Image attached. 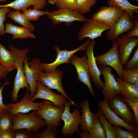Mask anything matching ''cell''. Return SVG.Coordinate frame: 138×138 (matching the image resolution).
<instances>
[{
    "label": "cell",
    "mask_w": 138,
    "mask_h": 138,
    "mask_svg": "<svg viewBox=\"0 0 138 138\" xmlns=\"http://www.w3.org/2000/svg\"><path fill=\"white\" fill-rule=\"evenodd\" d=\"M10 72L0 63V83L2 79L5 78Z\"/></svg>",
    "instance_id": "45"
},
{
    "label": "cell",
    "mask_w": 138,
    "mask_h": 138,
    "mask_svg": "<svg viewBox=\"0 0 138 138\" xmlns=\"http://www.w3.org/2000/svg\"><path fill=\"white\" fill-rule=\"evenodd\" d=\"M5 25V32L13 34L12 40L18 39H27L28 38H36L35 35L25 27L16 26L11 23H7Z\"/></svg>",
    "instance_id": "22"
},
{
    "label": "cell",
    "mask_w": 138,
    "mask_h": 138,
    "mask_svg": "<svg viewBox=\"0 0 138 138\" xmlns=\"http://www.w3.org/2000/svg\"><path fill=\"white\" fill-rule=\"evenodd\" d=\"M124 98L130 99H138V85L126 82L120 78L115 77Z\"/></svg>",
    "instance_id": "23"
},
{
    "label": "cell",
    "mask_w": 138,
    "mask_h": 138,
    "mask_svg": "<svg viewBox=\"0 0 138 138\" xmlns=\"http://www.w3.org/2000/svg\"><path fill=\"white\" fill-rule=\"evenodd\" d=\"M64 110V109L56 107L50 101L45 100L40 109L37 111L40 117L45 121L47 126L58 128L60 126Z\"/></svg>",
    "instance_id": "7"
},
{
    "label": "cell",
    "mask_w": 138,
    "mask_h": 138,
    "mask_svg": "<svg viewBox=\"0 0 138 138\" xmlns=\"http://www.w3.org/2000/svg\"><path fill=\"white\" fill-rule=\"evenodd\" d=\"M79 135L81 138H90L89 132L82 131L79 132Z\"/></svg>",
    "instance_id": "46"
},
{
    "label": "cell",
    "mask_w": 138,
    "mask_h": 138,
    "mask_svg": "<svg viewBox=\"0 0 138 138\" xmlns=\"http://www.w3.org/2000/svg\"><path fill=\"white\" fill-rule=\"evenodd\" d=\"M47 128L41 133H36V138H55L58 133L57 128L53 126H47Z\"/></svg>",
    "instance_id": "35"
},
{
    "label": "cell",
    "mask_w": 138,
    "mask_h": 138,
    "mask_svg": "<svg viewBox=\"0 0 138 138\" xmlns=\"http://www.w3.org/2000/svg\"><path fill=\"white\" fill-rule=\"evenodd\" d=\"M63 74V72L57 68L50 73L41 72L38 74L37 81L50 89H55L60 92L70 102L71 105L78 107L77 104L67 95L63 88L62 82Z\"/></svg>",
    "instance_id": "3"
},
{
    "label": "cell",
    "mask_w": 138,
    "mask_h": 138,
    "mask_svg": "<svg viewBox=\"0 0 138 138\" xmlns=\"http://www.w3.org/2000/svg\"><path fill=\"white\" fill-rule=\"evenodd\" d=\"M132 21L135 24V25L131 31H129V32L125 34L126 36L127 37L138 36V20L133 19Z\"/></svg>",
    "instance_id": "43"
},
{
    "label": "cell",
    "mask_w": 138,
    "mask_h": 138,
    "mask_svg": "<svg viewBox=\"0 0 138 138\" xmlns=\"http://www.w3.org/2000/svg\"><path fill=\"white\" fill-rule=\"evenodd\" d=\"M6 1V0H0V2Z\"/></svg>",
    "instance_id": "48"
},
{
    "label": "cell",
    "mask_w": 138,
    "mask_h": 138,
    "mask_svg": "<svg viewBox=\"0 0 138 138\" xmlns=\"http://www.w3.org/2000/svg\"><path fill=\"white\" fill-rule=\"evenodd\" d=\"M117 40L113 42L111 48L105 53L95 57L97 65L109 66L115 70L119 78L122 79V74L124 68L121 63L118 52Z\"/></svg>",
    "instance_id": "10"
},
{
    "label": "cell",
    "mask_w": 138,
    "mask_h": 138,
    "mask_svg": "<svg viewBox=\"0 0 138 138\" xmlns=\"http://www.w3.org/2000/svg\"><path fill=\"white\" fill-rule=\"evenodd\" d=\"M111 9L104 20L101 22L112 26L118 20L125 11L119 7L112 6Z\"/></svg>",
    "instance_id": "28"
},
{
    "label": "cell",
    "mask_w": 138,
    "mask_h": 138,
    "mask_svg": "<svg viewBox=\"0 0 138 138\" xmlns=\"http://www.w3.org/2000/svg\"><path fill=\"white\" fill-rule=\"evenodd\" d=\"M8 48L9 50L14 55L15 66L17 70L11 95L12 101L16 102L18 99L19 91L21 89H24V88H26L28 91H30V88L26 80L23 70L24 60L29 52V49H19L10 44L9 45Z\"/></svg>",
    "instance_id": "1"
},
{
    "label": "cell",
    "mask_w": 138,
    "mask_h": 138,
    "mask_svg": "<svg viewBox=\"0 0 138 138\" xmlns=\"http://www.w3.org/2000/svg\"><path fill=\"white\" fill-rule=\"evenodd\" d=\"M111 27L92 18L89 19L79 29L77 39L81 41L85 38L88 37L91 40H94L101 36L104 31L109 30Z\"/></svg>",
    "instance_id": "13"
},
{
    "label": "cell",
    "mask_w": 138,
    "mask_h": 138,
    "mask_svg": "<svg viewBox=\"0 0 138 138\" xmlns=\"http://www.w3.org/2000/svg\"><path fill=\"white\" fill-rule=\"evenodd\" d=\"M0 138H15L13 132L6 131L0 132Z\"/></svg>",
    "instance_id": "44"
},
{
    "label": "cell",
    "mask_w": 138,
    "mask_h": 138,
    "mask_svg": "<svg viewBox=\"0 0 138 138\" xmlns=\"http://www.w3.org/2000/svg\"><path fill=\"white\" fill-rule=\"evenodd\" d=\"M80 106L82 110L80 117V129L82 131L89 132L93 125L95 114L91 111L89 98L83 101Z\"/></svg>",
    "instance_id": "21"
},
{
    "label": "cell",
    "mask_w": 138,
    "mask_h": 138,
    "mask_svg": "<svg viewBox=\"0 0 138 138\" xmlns=\"http://www.w3.org/2000/svg\"><path fill=\"white\" fill-rule=\"evenodd\" d=\"M71 103L68 100L65 105L61 117L64 124L61 133L63 136H71L79 132L78 126L80 123V113L79 109H75L71 113L70 108Z\"/></svg>",
    "instance_id": "5"
},
{
    "label": "cell",
    "mask_w": 138,
    "mask_h": 138,
    "mask_svg": "<svg viewBox=\"0 0 138 138\" xmlns=\"http://www.w3.org/2000/svg\"><path fill=\"white\" fill-rule=\"evenodd\" d=\"M15 138H35V133L24 129H17L13 131Z\"/></svg>",
    "instance_id": "41"
},
{
    "label": "cell",
    "mask_w": 138,
    "mask_h": 138,
    "mask_svg": "<svg viewBox=\"0 0 138 138\" xmlns=\"http://www.w3.org/2000/svg\"><path fill=\"white\" fill-rule=\"evenodd\" d=\"M122 76V80L124 81L138 85V67L128 70L124 69Z\"/></svg>",
    "instance_id": "30"
},
{
    "label": "cell",
    "mask_w": 138,
    "mask_h": 138,
    "mask_svg": "<svg viewBox=\"0 0 138 138\" xmlns=\"http://www.w3.org/2000/svg\"><path fill=\"white\" fill-rule=\"evenodd\" d=\"M7 16L11 18L15 22L27 28L31 32L34 30V27L33 24L27 19L23 13H21L19 11H10L8 13Z\"/></svg>",
    "instance_id": "26"
},
{
    "label": "cell",
    "mask_w": 138,
    "mask_h": 138,
    "mask_svg": "<svg viewBox=\"0 0 138 138\" xmlns=\"http://www.w3.org/2000/svg\"><path fill=\"white\" fill-rule=\"evenodd\" d=\"M50 4H55L58 0H46Z\"/></svg>",
    "instance_id": "47"
},
{
    "label": "cell",
    "mask_w": 138,
    "mask_h": 138,
    "mask_svg": "<svg viewBox=\"0 0 138 138\" xmlns=\"http://www.w3.org/2000/svg\"><path fill=\"white\" fill-rule=\"evenodd\" d=\"M135 50L133 52V55L131 59L129 60L126 63L124 69L128 70L138 67V45L136 47Z\"/></svg>",
    "instance_id": "40"
},
{
    "label": "cell",
    "mask_w": 138,
    "mask_h": 138,
    "mask_svg": "<svg viewBox=\"0 0 138 138\" xmlns=\"http://www.w3.org/2000/svg\"><path fill=\"white\" fill-rule=\"evenodd\" d=\"M112 8V7L111 6L102 7L93 15L92 18L96 21H102L107 16Z\"/></svg>",
    "instance_id": "36"
},
{
    "label": "cell",
    "mask_w": 138,
    "mask_h": 138,
    "mask_svg": "<svg viewBox=\"0 0 138 138\" xmlns=\"http://www.w3.org/2000/svg\"><path fill=\"white\" fill-rule=\"evenodd\" d=\"M135 25L128 13L125 11L117 21L106 32V35L108 40L114 42L120 35L132 30Z\"/></svg>",
    "instance_id": "17"
},
{
    "label": "cell",
    "mask_w": 138,
    "mask_h": 138,
    "mask_svg": "<svg viewBox=\"0 0 138 138\" xmlns=\"http://www.w3.org/2000/svg\"><path fill=\"white\" fill-rule=\"evenodd\" d=\"M10 84L9 82L7 80L3 85L0 88V113L8 111V107L7 105L3 103L2 96V91L4 87Z\"/></svg>",
    "instance_id": "42"
},
{
    "label": "cell",
    "mask_w": 138,
    "mask_h": 138,
    "mask_svg": "<svg viewBox=\"0 0 138 138\" xmlns=\"http://www.w3.org/2000/svg\"><path fill=\"white\" fill-rule=\"evenodd\" d=\"M12 131L24 129L36 133L46 125L45 120L39 116L36 110L28 113H18L12 116Z\"/></svg>",
    "instance_id": "2"
},
{
    "label": "cell",
    "mask_w": 138,
    "mask_h": 138,
    "mask_svg": "<svg viewBox=\"0 0 138 138\" xmlns=\"http://www.w3.org/2000/svg\"><path fill=\"white\" fill-rule=\"evenodd\" d=\"M37 92L31 98L32 101L37 99H43L52 102L57 107L64 109L65 106L68 100L63 95L54 93L38 81L37 83Z\"/></svg>",
    "instance_id": "14"
},
{
    "label": "cell",
    "mask_w": 138,
    "mask_h": 138,
    "mask_svg": "<svg viewBox=\"0 0 138 138\" xmlns=\"http://www.w3.org/2000/svg\"><path fill=\"white\" fill-rule=\"evenodd\" d=\"M96 41L91 40L85 50L87 56V62L91 79L95 87L98 90H102L105 86L104 82L101 80L102 73L96 64L94 54V48Z\"/></svg>",
    "instance_id": "15"
},
{
    "label": "cell",
    "mask_w": 138,
    "mask_h": 138,
    "mask_svg": "<svg viewBox=\"0 0 138 138\" xmlns=\"http://www.w3.org/2000/svg\"><path fill=\"white\" fill-rule=\"evenodd\" d=\"M118 52L121 63L124 67L129 60L133 50L138 44V36L127 37L124 33L117 40Z\"/></svg>",
    "instance_id": "18"
},
{
    "label": "cell",
    "mask_w": 138,
    "mask_h": 138,
    "mask_svg": "<svg viewBox=\"0 0 138 138\" xmlns=\"http://www.w3.org/2000/svg\"><path fill=\"white\" fill-rule=\"evenodd\" d=\"M97 0H76L77 10L83 14L91 11Z\"/></svg>",
    "instance_id": "33"
},
{
    "label": "cell",
    "mask_w": 138,
    "mask_h": 138,
    "mask_svg": "<svg viewBox=\"0 0 138 138\" xmlns=\"http://www.w3.org/2000/svg\"><path fill=\"white\" fill-rule=\"evenodd\" d=\"M107 4L109 6H116L126 12L131 20L134 18L133 14L138 10V6L131 4L128 0H109Z\"/></svg>",
    "instance_id": "25"
},
{
    "label": "cell",
    "mask_w": 138,
    "mask_h": 138,
    "mask_svg": "<svg viewBox=\"0 0 138 138\" xmlns=\"http://www.w3.org/2000/svg\"><path fill=\"white\" fill-rule=\"evenodd\" d=\"M133 111L135 125L138 126V99H130L123 98Z\"/></svg>",
    "instance_id": "38"
},
{
    "label": "cell",
    "mask_w": 138,
    "mask_h": 138,
    "mask_svg": "<svg viewBox=\"0 0 138 138\" xmlns=\"http://www.w3.org/2000/svg\"><path fill=\"white\" fill-rule=\"evenodd\" d=\"M89 132L90 138H106L105 131L96 113L94 114L93 125Z\"/></svg>",
    "instance_id": "27"
},
{
    "label": "cell",
    "mask_w": 138,
    "mask_h": 138,
    "mask_svg": "<svg viewBox=\"0 0 138 138\" xmlns=\"http://www.w3.org/2000/svg\"><path fill=\"white\" fill-rule=\"evenodd\" d=\"M91 40L90 39L88 38L83 44L77 48L71 50H61L57 45L54 46L53 49L56 52V59L54 62L50 63H42L41 65L44 72L47 73H50L54 71L58 66L62 64H71L70 59L72 55L79 51H85Z\"/></svg>",
    "instance_id": "6"
},
{
    "label": "cell",
    "mask_w": 138,
    "mask_h": 138,
    "mask_svg": "<svg viewBox=\"0 0 138 138\" xmlns=\"http://www.w3.org/2000/svg\"><path fill=\"white\" fill-rule=\"evenodd\" d=\"M22 12L29 21H34L39 20L41 16L47 15L50 13L47 11L41 10L34 8L32 9H26Z\"/></svg>",
    "instance_id": "32"
},
{
    "label": "cell",
    "mask_w": 138,
    "mask_h": 138,
    "mask_svg": "<svg viewBox=\"0 0 138 138\" xmlns=\"http://www.w3.org/2000/svg\"><path fill=\"white\" fill-rule=\"evenodd\" d=\"M0 63L10 72L16 69L14 55L0 42Z\"/></svg>",
    "instance_id": "24"
},
{
    "label": "cell",
    "mask_w": 138,
    "mask_h": 138,
    "mask_svg": "<svg viewBox=\"0 0 138 138\" xmlns=\"http://www.w3.org/2000/svg\"><path fill=\"white\" fill-rule=\"evenodd\" d=\"M26 55L24 61L23 70L27 82L30 88L31 97L36 94L37 91V83L39 73L44 72L39 58L35 57L30 62Z\"/></svg>",
    "instance_id": "4"
},
{
    "label": "cell",
    "mask_w": 138,
    "mask_h": 138,
    "mask_svg": "<svg viewBox=\"0 0 138 138\" xmlns=\"http://www.w3.org/2000/svg\"><path fill=\"white\" fill-rule=\"evenodd\" d=\"M55 5L59 9L66 8L77 10L76 0H58Z\"/></svg>",
    "instance_id": "37"
},
{
    "label": "cell",
    "mask_w": 138,
    "mask_h": 138,
    "mask_svg": "<svg viewBox=\"0 0 138 138\" xmlns=\"http://www.w3.org/2000/svg\"><path fill=\"white\" fill-rule=\"evenodd\" d=\"M99 109L105 118L114 126H119L128 130L138 134V126H133L126 123L109 107L108 101L104 99L99 102Z\"/></svg>",
    "instance_id": "19"
},
{
    "label": "cell",
    "mask_w": 138,
    "mask_h": 138,
    "mask_svg": "<svg viewBox=\"0 0 138 138\" xmlns=\"http://www.w3.org/2000/svg\"><path fill=\"white\" fill-rule=\"evenodd\" d=\"M96 113L105 131L106 138H116L114 133L113 126L112 125L99 109Z\"/></svg>",
    "instance_id": "29"
},
{
    "label": "cell",
    "mask_w": 138,
    "mask_h": 138,
    "mask_svg": "<svg viewBox=\"0 0 138 138\" xmlns=\"http://www.w3.org/2000/svg\"><path fill=\"white\" fill-rule=\"evenodd\" d=\"M137 3H138V0H135Z\"/></svg>",
    "instance_id": "49"
},
{
    "label": "cell",
    "mask_w": 138,
    "mask_h": 138,
    "mask_svg": "<svg viewBox=\"0 0 138 138\" xmlns=\"http://www.w3.org/2000/svg\"><path fill=\"white\" fill-rule=\"evenodd\" d=\"M31 98L30 92L26 91L20 101L15 103H8L7 105V111L13 116L18 113H26L31 111L39 110L44 101L36 102H33Z\"/></svg>",
    "instance_id": "16"
},
{
    "label": "cell",
    "mask_w": 138,
    "mask_h": 138,
    "mask_svg": "<svg viewBox=\"0 0 138 138\" xmlns=\"http://www.w3.org/2000/svg\"><path fill=\"white\" fill-rule=\"evenodd\" d=\"M87 59L86 53L82 57L74 54L70 59V62L74 65L76 70L78 80L87 86L91 96L94 97L95 92L91 84Z\"/></svg>",
    "instance_id": "9"
},
{
    "label": "cell",
    "mask_w": 138,
    "mask_h": 138,
    "mask_svg": "<svg viewBox=\"0 0 138 138\" xmlns=\"http://www.w3.org/2000/svg\"><path fill=\"white\" fill-rule=\"evenodd\" d=\"M1 83H0V86H1Z\"/></svg>",
    "instance_id": "50"
},
{
    "label": "cell",
    "mask_w": 138,
    "mask_h": 138,
    "mask_svg": "<svg viewBox=\"0 0 138 138\" xmlns=\"http://www.w3.org/2000/svg\"><path fill=\"white\" fill-rule=\"evenodd\" d=\"M51 20L53 25L65 23L67 25L71 24L73 22L79 21L86 22L88 19L77 10H73L66 8L59 9L54 10L47 15Z\"/></svg>",
    "instance_id": "8"
},
{
    "label": "cell",
    "mask_w": 138,
    "mask_h": 138,
    "mask_svg": "<svg viewBox=\"0 0 138 138\" xmlns=\"http://www.w3.org/2000/svg\"><path fill=\"white\" fill-rule=\"evenodd\" d=\"M10 11V8L3 7L0 8V36L6 33L4 22L7 17L6 14Z\"/></svg>",
    "instance_id": "39"
},
{
    "label": "cell",
    "mask_w": 138,
    "mask_h": 138,
    "mask_svg": "<svg viewBox=\"0 0 138 138\" xmlns=\"http://www.w3.org/2000/svg\"><path fill=\"white\" fill-rule=\"evenodd\" d=\"M13 125L12 116L8 111L0 113V132L12 131Z\"/></svg>",
    "instance_id": "31"
},
{
    "label": "cell",
    "mask_w": 138,
    "mask_h": 138,
    "mask_svg": "<svg viewBox=\"0 0 138 138\" xmlns=\"http://www.w3.org/2000/svg\"><path fill=\"white\" fill-rule=\"evenodd\" d=\"M46 0H16L9 3L0 5V8L8 7L13 8V10L21 11L29 7L40 10L44 8L47 4Z\"/></svg>",
    "instance_id": "20"
},
{
    "label": "cell",
    "mask_w": 138,
    "mask_h": 138,
    "mask_svg": "<svg viewBox=\"0 0 138 138\" xmlns=\"http://www.w3.org/2000/svg\"><path fill=\"white\" fill-rule=\"evenodd\" d=\"M110 108L129 125L135 126L134 116L132 109L122 96H115L108 101Z\"/></svg>",
    "instance_id": "12"
},
{
    "label": "cell",
    "mask_w": 138,
    "mask_h": 138,
    "mask_svg": "<svg viewBox=\"0 0 138 138\" xmlns=\"http://www.w3.org/2000/svg\"><path fill=\"white\" fill-rule=\"evenodd\" d=\"M99 66L105 80V86L102 91L104 99L108 101L115 96L121 95L118 84L112 73V68L103 65Z\"/></svg>",
    "instance_id": "11"
},
{
    "label": "cell",
    "mask_w": 138,
    "mask_h": 138,
    "mask_svg": "<svg viewBox=\"0 0 138 138\" xmlns=\"http://www.w3.org/2000/svg\"><path fill=\"white\" fill-rule=\"evenodd\" d=\"M114 133L116 138H138V134L130 131L126 130L121 126H113Z\"/></svg>",
    "instance_id": "34"
}]
</instances>
